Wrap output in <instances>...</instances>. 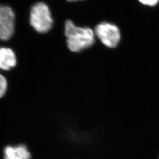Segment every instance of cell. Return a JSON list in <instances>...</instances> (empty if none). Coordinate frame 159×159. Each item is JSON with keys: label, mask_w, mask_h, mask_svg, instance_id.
I'll list each match as a JSON object with an SVG mask.
<instances>
[{"label": "cell", "mask_w": 159, "mask_h": 159, "mask_svg": "<svg viewBox=\"0 0 159 159\" xmlns=\"http://www.w3.org/2000/svg\"><path fill=\"white\" fill-rule=\"evenodd\" d=\"M64 35L67 48L73 53L87 50L96 43L95 33L91 28L78 27L71 20L65 23Z\"/></svg>", "instance_id": "cell-1"}, {"label": "cell", "mask_w": 159, "mask_h": 159, "mask_svg": "<svg viewBox=\"0 0 159 159\" xmlns=\"http://www.w3.org/2000/svg\"><path fill=\"white\" fill-rule=\"evenodd\" d=\"M53 20L48 7L43 2H37L32 7L30 11V24L39 34H46L51 31Z\"/></svg>", "instance_id": "cell-2"}, {"label": "cell", "mask_w": 159, "mask_h": 159, "mask_svg": "<svg viewBox=\"0 0 159 159\" xmlns=\"http://www.w3.org/2000/svg\"><path fill=\"white\" fill-rule=\"evenodd\" d=\"M8 81L6 77L0 73V99L6 95L8 90Z\"/></svg>", "instance_id": "cell-7"}, {"label": "cell", "mask_w": 159, "mask_h": 159, "mask_svg": "<svg viewBox=\"0 0 159 159\" xmlns=\"http://www.w3.org/2000/svg\"><path fill=\"white\" fill-rule=\"evenodd\" d=\"M69 2H71V1H83V0H67Z\"/></svg>", "instance_id": "cell-9"}, {"label": "cell", "mask_w": 159, "mask_h": 159, "mask_svg": "<svg viewBox=\"0 0 159 159\" xmlns=\"http://www.w3.org/2000/svg\"><path fill=\"white\" fill-rule=\"evenodd\" d=\"M142 4L148 6H154L159 3V0H139Z\"/></svg>", "instance_id": "cell-8"}, {"label": "cell", "mask_w": 159, "mask_h": 159, "mask_svg": "<svg viewBox=\"0 0 159 159\" xmlns=\"http://www.w3.org/2000/svg\"><path fill=\"white\" fill-rule=\"evenodd\" d=\"M94 31L96 37L102 44L110 48L116 47L121 40L119 29L112 23H100L96 27Z\"/></svg>", "instance_id": "cell-3"}, {"label": "cell", "mask_w": 159, "mask_h": 159, "mask_svg": "<svg viewBox=\"0 0 159 159\" xmlns=\"http://www.w3.org/2000/svg\"><path fill=\"white\" fill-rule=\"evenodd\" d=\"M3 159H32V154L25 144L8 145L3 149Z\"/></svg>", "instance_id": "cell-6"}, {"label": "cell", "mask_w": 159, "mask_h": 159, "mask_svg": "<svg viewBox=\"0 0 159 159\" xmlns=\"http://www.w3.org/2000/svg\"><path fill=\"white\" fill-rule=\"evenodd\" d=\"M15 14L8 6L0 5V40H11L15 33Z\"/></svg>", "instance_id": "cell-4"}, {"label": "cell", "mask_w": 159, "mask_h": 159, "mask_svg": "<svg viewBox=\"0 0 159 159\" xmlns=\"http://www.w3.org/2000/svg\"><path fill=\"white\" fill-rule=\"evenodd\" d=\"M16 52L10 47H0V72L9 71L17 65Z\"/></svg>", "instance_id": "cell-5"}]
</instances>
